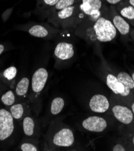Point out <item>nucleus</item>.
Wrapping results in <instances>:
<instances>
[{
  "mask_svg": "<svg viewBox=\"0 0 134 151\" xmlns=\"http://www.w3.org/2000/svg\"><path fill=\"white\" fill-rule=\"evenodd\" d=\"M117 30L112 23L109 13L89 24H80L74 29V34L90 44L112 41L117 37Z\"/></svg>",
  "mask_w": 134,
  "mask_h": 151,
  "instance_id": "nucleus-1",
  "label": "nucleus"
},
{
  "mask_svg": "<svg viewBox=\"0 0 134 151\" xmlns=\"http://www.w3.org/2000/svg\"><path fill=\"white\" fill-rule=\"evenodd\" d=\"M76 143L73 130L60 120L52 121L45 136L43 149L53 150L59 149L70 148Z\"/></svg>",
  "mask_w": 134,
  "mask_h": 151,
  "instance_id": "nucleus-2",
  "label": "nucleus"
},
{
  "mask_svg": "<svg viewBox=\"0 0 134 151\" xmlns=\"http://www.w3.org/2000/svg\"><path fill=\"white\" fill-rule=\"evenodd\" d=\"M80 3L49 14L48 22L58 28L74 30L83 21Z\"/></svg>",
  "mask_w": 134,
  "mask_h": 151,
  "instance_id": "nucleus-3",
  "label": "nucleus"
},
{
  "mask_svg": "<svg viewBox=\"0 0 134 151\" xmlns=\"http://www.w3.org/2000/svg\"><path fill=\"white\" fill-rule=\"evenodd\" d=\"M49 72L44 68H39L33 74L30 83V88L28 102L30 105L32 111L38 116L42 109L41 95L47 83Z\"/></svg>",
  "mask_w": 134,
  "mask_h": 151,
  "instance_id": "nucleus-4",
  "label": "nucleus"
},
{
  "mask_svg": "<svg viewBox=\"0 0 134 151\" xmlns=\"http://www.w3.org/2000/svg\"><path fill=\"white\" fill-rule=\"evenodd\" d=\"M80 8L83 16L80 24L94 22L109 13V6L103 0H81Z\"/></svg>",
  "mask_w": 134,
  "mask_h": 151,
  "instance_id": "nucleus-5",
  "label": "nucleus"
},
{
  "mask_svg": "<svg viewBox=\"0 0 134 151\" xmlns=\"http://www.w3.org/2000/svg\"><path fill=\"white\" fill-rule=\"evenodd\" d=\"M14 119L7 109L0 107V144L10 143L15 133Z\"/></svg>",
  "mask_w": 134,
  "mask_h": 151,
  "instance_id": "nucleus-6",
  "label": "nucleus"
},
{
  "mask_svg": "<svg viewBox=\"0 0 134 151\" xmlns=\"http://www.w3.org/2000/svg\"><path fill=\"white\" fill-rule=\"evenodd\" d=\"M19 29L27 32L32 36L48 39L54 37L60 32L59 28L46 23L28 24L20 26Z\"/></svg>",
  "mask_w": 134,
  "mask_h": 151,
  "instance_id": "nucleus-7",
  "label": "nucleus"
},
{
  "mask_svg": "<svg viewBox=\"0 0 134 151\" xmlns=\"http://www.w3.org/2000/svg\"><path fill=\"white\" fill-rule=\"evenodd\" d=\"M110 111L114 117L123 125L129 126L134 121V114L129 105L111 96Z\"/></svg>",
  "mask_w": 134,
  "mask_h": 151,
  "instance_id": "nucleus-8",
  "label": "nucleus"
},
{
  "mask_svg": "<svg viewBox=\"0 0 134 151\" xmlns=\"http://www.w3.org/2000/svg\"><path fill=\"white\" fill-rule=\"evenodd\" d=\"M105 82L108 88L112 91V95L117 100L126 104L130 106L132 101L127 95L126 89L122 82L120 81L115 74L106 70L105 69Z\"/></svg>",
  "mask_w": 134,
  "mask_h": 151,
  "instance_id": "nucleus-9",
  "label": "nucleus"
},
{
  "mask_svg": "<svg viewBox=\"0 0 134 151\" xmlns=\"http://www.w3.org/2000/svg\"><path fill=\"white\" fill-rule=\"evenodd\" d=\"M75 55V48L72 43L67 41L58 42L54 50L56 66L57 64L65 63L71 60Z\"/></svg>",
  "mask_w": 134,
  "mask_h": 151,
  "instance_id": "nucleus-10",
  "label": "nucleus"
},
{
  "mask_svg": "<svg viewBox=\"0 0 134 151\" xmlns=\"http://www.w3.org/2000/svg\"><path fill=\"white\" fill-rule=\"evenodd\" d=\"M109 126L108 120L100 116H89L81 122L80 127L86 131L101 133L105 131Z\"/></svg>",
  "mask_w": 134,
  "mask_h": 151,
  "instance_id": "nucleus-11",
  "label": "nucleus"
},
{
  "mask_svg": "<svg viewBox=\"0 0 134 151\" xmlns=\"http://www.w3.org/2000/svg\"><path fill=\"white\" fill-rule=\"evenodd\" d=\"M88 107L94 113H105L110 110L111 101L105 95L100 93L95 94L89 99Z\"/></svg>",
  "mask_w": 134,
  "mask_h": 151,
  "instance_id": "nucleus-12",
  "label": "nucleus"
},
{
  "mask_svg": "<svg viewBox=\"0 0 134 151\" xmlns=\"http://www.w3.org/2000/svg\"><path fill=\"white\" fill-rule=\"evenodd\" d=\"M22 127L25 137L38 139L40 137V125L37 119L32 114L26 116L22 120Z\"/></svg>",
  "mask_w": 134,
  "mask_h": 151,
  "instance_id": "nucleus-13",
  "label": "nucleus"
},
{
  "mask_svg": "<svg viewBox=\"0 0 134 151\" xmlns=\"http://www.w3.org/2000/svg\"><path fill=\"white\" fill-rule=\"evenodd\" d=\"M109 18L117 29L122 36H127L130 32V25L118 13L115 6H109Z\"/></svg>",
  "mask_w": 134,
  "mask_h": 151,
  "instance_id": "nucleus-14",
  "label": "nucleus"
},
{
  "mask_svg": "<svg viewBox=\"0 0 134 151\" xmlns=\"http://www.w3.org/2000/svg\"><path fill=\"white\" fill-rule=\"evenodd\" d=\"M14 120L21 122L22 119L27 115L32 114L30 105L27 102H18L8 109Z\"/></svg>",
  "mask_w": 134,
  "mask_h": 151,
  "instance_id": "nucleus-15",
  "label": "nucleus"
},
{
  "mask_svg": "<svg viewBox=\"0 0 134 151\" xmlns=\"http://www.w3.org/2000/svg\"><path fill=\"white\" fill-rule=\"evenodd\" d=\"M30 79L28 77H22L14 87V93L18 102H28L30 88Z\"/></svg>",
  "mask_w": 134,
  "mask_h": 151,
  "instance_id": "nucleus-16",
  "label": "nucleus"
},
{
  "mask_svg": "<svg viewBox=\"0 0 134 151\" xmlns=\"http://www.w3.org/2000/svg\"><path fill=\"white\" fill-rule=\"evenodd\" d=\"M121 16L130 24L134 26V7L127 2H122L115 6Z\"/></svg>",
  "mask_w": 134,
  "mask_h": 151,
  "instance_id": "nucleus-17",
  "label": "nucleus"
},
{
  "mask_svg": "<svg viewBox=\"0 0 134 151\" xmlns=\"http://www.w3.org/2000/svg\"><path fill=\"white\" fill-rule=\"evenodd\" d=\"M115 75L117 78L124 85L126 92L130 98L132 93L134 92V81L130 75L124 71H119L116 73Z\"/></svg>",
  "mask_w": 134,
  "mask_h": 151,
  "instance_id": "nucleus-18",
  "label": "nucleus"
},
{
  "mask_svg": "<svg viewBox=\"0 0 134 151\" xmlns=\"http://www.w3.org/2000/svg\"><path fill=\"white\" fill-rule=\"evenodd\" d=\"M17 75V69L15 66H10L6 69L1 74L0 79L1 82H4L6 84L12 86L14 84V80L16 78Z\"/></svg>",
  "mask_w": 134,
  "mask_h": 151,
  "instance_id": "nucleus-19",
  "label": "nucleus"
},
{
  "mask_svg": "<svg viewBox=\"0 0 134 151\" xmlns=\"http://www.w3.org/2000/svg\"><path fill=\"white\" fill-rule=\"evenodd\" d=\"M38 140V139L25 137L20 143L17 149L21 151L39 150Z\"/></svg>",
  "mask_w": 134,
  "mask_h": 151,
  "instance_id": "nucleus-20",
  "label": "nucleus"
},
{
  "mask_svg": "<svg viewBox=\"0 0 134 151\" xmlns=\"http://www.w3.org/2000/svg\"><path fill=\"white\" fill-rule=\"evenodd\" d=\"M0 102L6 108L9 109L12 105L18 102V101L14 91L9 89L4 92L0 96Z\"/></svg>",
  "mask_w": 134,
  "mask_h": 151,
  "instance_id": "nucleus-21",
  "label": "nucleus"
},
{
  "mask_svg": "<svg viewBox=\"0 0 134 151\" xmlns=\"http://www.w3.org/2000/svg\"><path fill=\"white\" fill-rule=\"evenodd\" d=\"M65 101L62 97L54 98L50 104V113L51 116H55L60 114L65 107Z\"/></svg>",
  "mask_w": 134,
  "mask_h": 151,
  "instance_id": "nucleus-22",
  "label": "nucleus"
},
{
  "mask_svg": "<svg viewBox=\"0 0 134 151\" xmlns=\"http://www.w3.org/2000/svg\"><path fill=\"white\" fill-rule=\"evenodd\" d=\"M59 1V0H36V10L43 16Z\"/></svg>",
  "mask_w": 134,
  "mask_h": 151,
  "instance_id": "nucleus-23",
  "label": "nucleus"
},
{
  "mask_svg": "<svg viewBox=\"0 0 134 151\" xmlns=\"http://www.w3.org/2000/svg\"><path fill=\"white\" fill-rule=\"evenodd\" d=\"M81 1V0H59V2L50 10H49L46 14L43 15L44 18H47L49 14L56 12L57 11H59L60 10H62L64 8H66L67 7L74 6L75 4H77L79 3Z\"/></svg>",
  "mask_w": 134,
  "mask_h": 151,
  "instance_id": "nucleus-24",
  "label": "nucleus"
},
{
  "mask_svg": "<svg viewBox=\"0 0 134 151\" xmlns=\"http://www.w3.org/2000/svg\"><path fill=\"white\" fill-rule=\"evenodd\" d=\"M111 149V150L113 151H125L127 150V148L126 147V145L123 142L118 140L114 145H113Z\"/></svg>",
  "mask_w": 134,
  "mask_h": 151,
  "instance_id": "nucleus-25",
  "label": "nucleus"
},
{
  "mask_svg": "<svg viewBox=\"0 0 134 151\" xmlns=\"http://www.w3.org/2000/svg\"><path fill=\"white\" fill-rule=\"evenodd\" d=\"M109 6H116L122 2H125V0H103Z\"/></svg>",
  "mask_w": 134,
  "mask_h": 151,
  "instance_id": "nucleus-26",
  "label": "nucleus"
},
{
  "mask_svg": "<svg viewBox=\"0 0 134 151\" xmlns=\"http://www.w3.org/2000/svg\"><path fill=\"white\" fill-rule=\"evenodd\" d=\"M6 47L3 44H0V55H1L3 52L5 51Z\"/></svg>",
  "mask_w": 134,
  "mask_h": 151,
  "instance_id": "nucleus-27",
  "label": "nucleus"
},
{
  "mask_svg": "<svg viewBox=\"0 0 134 151\" xmlns=\"http://www.w3.org/2000/svg\"><path fill=\"white\" fill-rule=\"evenodd\" d=\"M125 2L128 3L130 5L134 7V0H125Z\"/></svg>",
  "mask_w": 134,
  "mask_h": 151,
  "instance_id": "nucleus-28",
  "label": "nucleus"
},
{
  "mask_svg": "<svg viewBox=\"0 0 134 151\" xmlns=\"http://www.w3.org/2000/svg\"><path fill=\"white\" fill-rule=\"evenodd\" d=\"M130 109H131V110H132V112H133V113L134 114V101H132V103L130 104Z\"/></svg>",
  "mask_w": 134,
  "mask_h": 151,
  "instance_id": "nucleus-29",
  "label": "nucleus"
},
{
  "mask_svg": "<svg viewBox=\"0 0 134 151\" xmlns=\"http://www.w3.org/2000/svg\"><path fill=\"white\" fill-rule=\"evenodd\" d=\"M131 143L132 145V146L134 147V134L132 135V139H131Z\"/></svg>",
  "mask_w": 134,
  "mask_h": 151,
  "instance_id": "nucleus-30",
  "label": "nucleus"
},
{
  "mask_svg": "<svg viewBox=\"0 0 134 151\" xmlns=\"http://www.w3.org/2000/svg\"><path fill=\"white\" fill-rule=\"evenodd\" d=\"M132 79L133 80V81H134V72H133L132 73Z\"/></svg>",
  "mask_w": 134,
  "mask_h": 151,
  "instance_id": "nucleus-31",
  "label": "nucleus"
},
{
  "mask_svg": "<svg viewBox=\"0 0 134 151\" xmlns=\"http://www.w3.org/2000/svg\"><path fill=\"white\" fill-rule=\"evenodd\" d=\"M1 80L0 79V87H1Z\"/></svg>",
  "mask_w": 134,
  "mask_h": 151,
  "instance_id": "nucleus-32",
  "label": "nucleus"
}]
</instances>
